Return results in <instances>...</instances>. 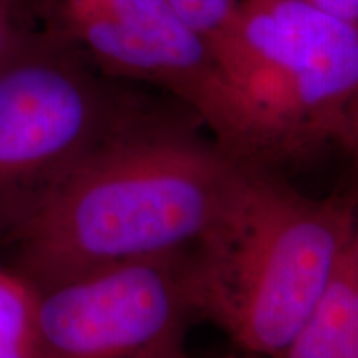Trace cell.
Masks as SVG:
<instances>
[{
  "instance_id": "1",
  "label": "cell",
  "mask_w": 358,
  "mask_h": 358,
  "mask_svg": "<svg viewBox=\"0 0 358 358\" xmlns=\"http://www.w3.org/2000/svg\"><path fill=\"white\" fill-rule=\"evenodd\" d=\"M249 163L148 101L71 166L2 264L30 284L192 248Z\"/></svg>"
},
{
  "instance_id": "2",
  "label": "cell",
  "mask_w": 358,
  "mask_h": 358,
  "mask_svg": "<svg viewBox=\"0 0 358 358\" xmlns=\"http://www.w3.org/2000/svg\"><path fill=\"white\" fill-rule=\"evenodd\" d=\"M355 196H306L249 164L189 248L196 313L241 353L275 358L329 289L352 245Z\"/></svg>"
},
{
  "instance_id": "3",
  "label": "cell",
  "mask_w": 358,
  "mask_h": 358,
  "mask_svg": "<svg viewBox=\"0 0 358 358\" xmlns=\"http://www.w3.org/2000/svg\"><path fill=\"white\" fill-rule=\"evenodd\" d=\"M211 47L250 164L274 169L343 143L358 100V25L303 0H243Z\"/></svg>"
},
{
  "instance_id": "4",
  "label": "cell",
  "mask_w": 358,
  "mask_h": 358,
  "mask_svg": "<svg viewBox=\"0 0 358 358\" xmlns=\"http://www.w3.org/2000/svg\"><path fill=\"white\" fill-rule=\"evenodd\" d=\"M30 22L0 60V249L77 161L148 100Z\"/></svg>"
},
{
  "instance_id": "5",
  "label": "cell",
  "mask_w": 358,
  "mask_h": 358,
  "mask_svg": "<svg viewBox=\"0 0 358 358\" xmlns=\"http://www.w3.org/2000/svg\"><path fill=\"white\" fill-rule=\"evenodd\" d=\"M30 19L108 78L169 93L248 163L243 116L216 53L168 0H38Z\"/></svg>"
},
{
  "instance_id": "6",
  "label": "cell",
  "mask_w": 358,
  "mask_h": 358,
  "mask_svg": "<svg viewBox=\"0 0 358 358\" xmlns=\"http://www.w3.org/2000/svg\"><path fill=\"white\" fill-rule=\"evenodd\" d=\"M34 285V284H32ZM40 358H164L196 317L189 249L34 285Z\"/></svg>"
},
{
  "instance_id": "7",
  "label": "cell",
  "mask_w": 358,
  "mask_h": 358,
  "mask_svg": "<svg viewBox=\"0 0 358 358\" xmlns=\"http://www.w3.org/2000/svg\"><path fill=\"white\" fill-rule=\"evenodd\" d=\"M275 358H358V274L350 250L308 319Z\"/></svg>"
},
{
  "instance_id": "8",
  "label": "cell",
  "mask_w": 358,
  "mask_h": 358,
  "mask_svg": "<svg viewBox=\"0 0 358 358\" xmlns=\"http://www.w3.org/2000/svg\"><path fill=\"white\" fill-rule=\"evenodd\" d=\"M0 358H40L35 330V290L0 262Z\"/></svg>"
},
{
  "instance_id": "9",
  "label": "cell",
  "mask_w": 358,
  "mask_h": 358,
  "mask_svg": "<svg viewBox=\"0 0 358 358\" xmlns=\"http://www.w3.org/2000/svg\"><path fill=\"white\" fill-rule=\"evenodd\" d=\"M186 24L213 43L243 0H168Z\"/></svg>"
},
{
  "instance_id": "10",
  "label": "cell",
  "mask_w": 358,
  "mask_h": 358,
  "mask_svg": "<svg viewBox=\"0 0 358 358\" xmlns=\"http://www.w3.org/2000/svg\"><path fill=\"white\" fill-rule=\"evenodd\" d=\"M30 22L32 19L20 10L13 0H0V60L7 55Z\"/></svg>"
},
{
  "instance_id": "11",
  "label": "cell",
  "mask_w": 358,
  "mask_h": 358,
  "mask_svg": "<svg viewBox=\"0 0 358 358\" xmlns=\"http://www.w3.org/2000/svg\"><path fill=\"white\" fill-rule=\"evenodd\" d=\"M303 2L337 19L358 25V0H303Z\"/></svg>"
},
{
  "instance_id": "12",
  "label": "cell",
  "mask_w": 358,
  "mask_h": 358,
  "mask_svg": "<svg viewBox=\"0 0 358 358\" xmlns=\"http://www.w3.org/2000/svg\"><path fill=\"white\" fill-rule=\"evenodd\" d=\"M343 143L350 148L352 153L355 155L358 161V100L355 105L352 106L350 115H348V123H347V131L345 138H343Z\"/></svg>"
},
{
  "instance_id": "13",
  "label": "cell",
  "mask_w": 358,
  "mask_h": 358,
  "mask_svg": "<svg viewBox=\"0 0 358 358\" xmlns=\"http://www.w3.org/2000/svg\"><path fill=\"white\" fill-rule=\"evenodd\" d=\"M352 259L353 264H355L357 274H358V208H357V217H355V227H353V237H352Z\"/></svg>"
},
{
  "instance_id": "14",
  "label": "cell",
  "mask_w": 358,
  "mask_h": 358,
  "mask_svg": "<svg viewBox=\"0 0 358 358\" xmlns=\"http://www.w3.org/2000/svg\"><path fill=\"white\" fill-rule=\"evenodd\" d=\"M13 2L17 3V7H19L20 10H24L27 15L30 17V12H32L34 6L38 2V0H13Z\"/></svg>"
},
{
  "instance_id": "15",
  "label": "cell",
  "mask_w": 358,
  "mask_h": 358,
  "mask_svg": "<svg viewBox=\"0 0 358 358\" xmlns=\"http://www.w3.org/2000/svg\"><path fill=\"white\" fill-rule=\"evenodd\" d=\"M219 358H262V357H254L248 355V353H227V355L219 357Z\"/></svg>"
},
{
  "instance_id": "16",
  "label": "cell",
  "mask_w": 358,
  "mask_h": 358,
  "mask_svg": "<svg viewBox=\"0 0 358 358\" xmlns=\"http://www.w3.org/2000/svg\"><path fill=\"white\" fill-rule=\"evenodd\" d=\"M164 358H189V357H187V353H186V350H182V352L173 353V355H169V357H164Z\"/></svg>"
}]
</instances>
